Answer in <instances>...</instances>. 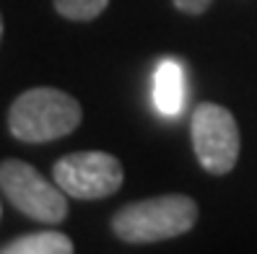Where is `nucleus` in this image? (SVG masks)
<instances>
[{"mask_svg":"<svg viewBox=\"0 0 257 254\" xmlns=\"http://www.w3.org/2000/svg\"><path fill=\"white\" fill-rule=\"evenodd\" d=\"M185 68L174 57H164L154 70V107L164 117H177L185 109Z\"/></svg>","mask_w":257,"mask_h":254,"instance_id":"obj_6","label":"nucleus"},{"mask_svg":"<svg viewBox=\"0 0 257 254\" xmlns=\"http://www.w3.org/2000/svg\"><path fill=\"white\" fill-rule=\"evenodd\" d=\"M73 241L60 231H37L26 233L0 246V254H70Z\"/></svg>","mask_w":257,"mask_h":254,"instance_id":"obj_7","label":"nucleus"},{"mask_svg":"<svg viewBox=\"0 0 257 254\" xmlns=\"http://www.w3.org/2000/svg\"><path fill=\"white\" fill-rule=\"evenodd\" d=\"M174 6L182 13H187V16H200V13L208 11L210 0H174Z\"/></svg>","mask_w":257,"mask_h":254,"instance_id":"obj_9","label":"nucleus"},{"mask_svg":"<svg viewBox=\"0 0 257 254\" xmlns=\"http://www.w3.org/2000/svg\"><path fill=\"white\" fill-rule=\"evenodd\" d=\"M0 37H3V16H0Z\"/></svg>","mask_w":257,"mask_h":254,"instance_id":"obj_10","label":"nucleus"},{"mask_svg":"<svg viewBox=\"0 0 257 254\" xmlns=\"http://www.w3.org/2000/svg\"><path fill=\"white\" fill-rule=\"evenodd\" d=\"M81 104L57 88L24 91L8 109V130L24 143H52L81 125Z\"/></svg>","mask_w":257,"mask_h":254,"instance_id":"obj_2","label":"nucleus"},{"mask_svg":"<svg viewBox=\"0 0 257 254\" xmlns=\"http://www.w3.org/2000/svg\"><path fill=\"white\" fill-rule=\"evenodd\" d=\"M0 189L16 210L37 223H60L68 215V195L57 182H47L32 163L6 158L0 163Z\"/></svg>","mask_w":257,"mask_h":254,"instance_id":"obj_3","label":"nucleus"},{"mask_svg":"<svg viewBox=\"0 0 257 254\" xmlns=\"http://www.w3.org/2000/svg\"><path fill=\"white\" fill-rule=\"evenodd\" d=\"M198 220V205L187 195H161L130 202L112 215V231L127 244H154L187 233Z\"/></svg>","mask_w":257,"mask_h":254,"instance_id":"obj_1","label":"nucleus"},{"mask_svg":"<svg viewBox=\"0 0 257 254\" xmlns=\"http://www.w3.org/2000/svg\"><path fill=\"white\" fill-rule=\"evenodd\" d=\"M192 148L200 166L210 174H229L239 158V127L234 114L221 104H200L192 112Z\"/></svg>","mask_w":257,"mask_h":254,"instance_id":"obj_4","label":"nucleus"},{"mask_svg":"<svg viewBox=\"0 0 257 254\" xmlns=\"http://www.w3.org/2000/svg\"><path fill=\"white\" fill-rule=\"evenodd\" d=\"M107 6L109 0H55V11L70 21H94Z\"/></svg>","mask_w":257,"mask_h":254,"instance_id":"obj_8","label":"nucleus"},{"mask_svg":"<svg viewBox=\"0 0 257 254\" xmlns=\"http://www.w3.org/2000/svg\"><path fill=\"white\" fill-rule=\"evenodd\" d=\"M55 182L63 187L68 197L75 200H101L109 197L122 187V163L112 153L104 151H83L63 156L52 169Z\"/></svg>","mask_w":257,"mask_h":254,"instance_id":"obj_5","label":"nucleus"}]
</instances>
